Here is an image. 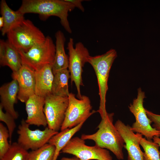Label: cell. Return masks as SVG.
I'll return each instance as SVG.
<instances>
[{"instance_id":"9a60e30c","label":"cell","mask_w":160,"mask_h":160,"mask_svg":"<svg viewBox=\"0 0 160 160\" xmlns=\"http://www.w3.org/2000/svg\"><path fill=\"white\" fill-rule=\"evenodd\" d=\"M19 87L17 81L14 79L2 85L0 88L1 105L6 112L12 115L15 119L19 116L14 107L17 102Z\"/></svg>"},{"instance_id":"ac0fdd59","label":"cell","mask_w":160,"mask_h":160,"mask_svg":"<svg viewBox=\"0 0 160 160\" xmlns=\"http://www.w3.org/2000/svg\"><path fill=\"white\" fill-rule=\"evenodd\" d=\"M0 13L4 21L3 26L1 30L2 36L7 34L25 19L24 14L18 10L15 11L12 10L5 0H1V1Z\"/></svg>"},{"instance_id":"5bb4252c","label":"cell","mask_w":160,"mask_h":160,"mask_svg":"<svg viewBox=\"0 0 160 160\" xmlns=\"http://www.w3.org/2000/svg\"><path fill=\"white\" fill-rule=\"evenodd\" d=\"M45 98L34 94L31 96L25 103L27 115L25 120L30 125L46 127L47 122L44 111Z\"/></svg>"},{"instance_id":"ffe728a7","label":"cell","mask_w":160,"mask_h":160,"mask_svg":"<svg viewBox=\"0 0 160 160\" xmlns=\"http://www.w3.org/2000/svg\"><path fill=\"white\" fill-rule=\"evenodd\" d=\"M84 122H82L73 128L61 131L50 139L48 143L55 147L53 160H57L60 152L74 135L79 130Z\"/></svg>"},{"instance_id":"83f0119b","label":"cell","mask_w":160,"mask_h":160,"mask_svg":"<svg viewBox=\"0 0 160 160\" xmlns=\"http://www.w3.org/2000/svg\"><path fill=\"white\" fill-rule=\"evenodd\" d=\"M66 1L73 4L75 7H77L82 12H84L85 9L82 4L83 1L82 0H65Z\"/></svg>"},{"instance_id":"8992f818","label":"cell","mask_w":160,"mask_h":160,"mask_svg":"<svg viewBox=\"0 0 160 160\" xmlns=\"http://www.w3.org/2000/svg\"><path fill=\"white\" fill-rule=\"evenodd\" d=\"M67 49L68 51V70L71 82L74 83L77 91V97L80 99L82 96L80 86H84L82 78L83 68L90 55L88 49L81 42L76 43L74 47L73 39L71 38L69 39Z\"/></svg>"},{"instance_id":"4fadbf2b","label":"cell","mask_w":160,"mask_h":160,"mask_svg":"<svg viewBox=\"0 0 160 160\" xmlns=\"http://www.w3.org/2000/svg\"><path fill=\"white\" fill-rule=\"evenodd\" d=\"M11 76L13 79L17 81L18 84V99L25 103L31 96L35 94V71L28 66L23 65L18 71L12 72Z\"/></svg>"},{"instance_id":"484cf974","label":"cell","mask_w":160,"mask_h":160,"mask_svg":"<svg viewBox=\"0 0 160 160\" xmlns=\"http://www.w3.org/2000/svg\"><path fill=\"white\" fill-rule=\"evenodd\" d=\"M9 135L8 129L3 124L0 123V158L2 157L9 149L10 144L8 139Z\"/></svg>"},{"instance_id":"7a4b0ae2","label":"cell","mask_w":160,"mask_h":160,"mask_svg":"<svg viewBox=\"0 0 160 160\" xmlns=\"http://www.w3.org/2000/svg\"><path fill=\"white\" fill-rule=\"evenodd\" d=\"M113 113H108L98 125L97 131L89 135L83 134L81 138L83 140L94 141L100 147L111 151L119 160L124 159L123 149L124 142L121 135L113 124Z\"/></svg>"},{"instance_id":"9c48e42d","label":"cell","mask_w":160,"mask_h":160,"mask_svg":"<svg viewBox=\"0 0 160 160\" xmlns=\"http://www.w3.org/2000/svg\"><path fill=\"white\" fill-rule=\"evenodd\" d=\"M29 125L22 119L19 125L17 133L18 135L17 143L28 151L37 149L48 143L50 139L58 132L48 127L43 130H31Z\"/></svg>"},{"instance_id":"ba28073f","label":"cell","mask_w":160,"mask_h":160,"mask_svg":"<svg viewBox=\"0 0 160 160\" xmlns=\"http://www.w3.org/2000/svg\"><path fill=\"white\" fill-rule=\"evenodd\" d=\"M145 98V92L140 88L137 89V95L128 107L135 116V121L131 127L134 132L141 134L148 140H151L154 136L160 137V132L152 127V121L148 118L144 107L143 103Z\"/></svg>"},{"instance_id":"603a6c76","label":"cell","mask_w":160,"mask_h":160,"mask_svg":"<svg viewBox=\"0 0 160 160\" xmlns=\"http://www.w3.org/2000/svg\"><path fill=\"white\" fill-rule=\"evenodd\" d=\"M29 153L17 142H14L0 160H28Z\"/></svg>"},{"instance_id":"f1b7e54d","label":"cell","mask_w":160,"mask_h":160,"mask_svg":"<svg viewBox=\"0 0 160 160\" xmlns=\"http://www.w3.org/2000/svg\"><path fill=\"white\" fill-rule=\"evenodd\" d=\"M153 141L157 143L160 148V138L159 137L154 136L153 138Z\"/></svg>"},{"instance_id":"e0dca14e","label":"cell","mask_w":160,"mask_h":160,"mask_svg":"<svg viewBox=\"0 0 160 160\" xmlns=\"http://www.w3.org/2000/svg\"><path fill=\"white\" fill-rule=\"evenodd\" d=\"M0 64L7 66L13 73L18 71L22 66L20 55L18 50L7 41L0 40Z\"/></svg>"},{"instance_id":"8fae6325","label":"cell","mask_w":160,"mask_h":160,"mask_svg":"<svg viewBox=\"0 0 160 160\" xmlns=\"http://www.w3.org/2000/svg\"><path fill=\"white\" fill-rule=\"evenodd\" d=\"M68 103V97L51 94L45 98L44 111L49 128L57 132L60 130Z\"/></svg>"},{"instance_id":"4316f807","label":"cell","mask_w":160,"mask_h":160,"mask_svg":"<svg viewBox=\"0 0 160 160\" xmlns=\"http://www.w3.org/2000/svg\"><path fill=\"white\" fill-rule=\"evenodd\" d=\"M148 118L153 123L152 127L160 132V115L156 114L145 109Z\"/></svg>"},{"instance_id":"30bf717a","label":"cell","mask_w":160,"mask_h":160,"mask_svg":"<svg viewBox=\"0 0 160 160\" xmlns=\"http://www.w3.org/2000/svg\"><path fill=\"white\" fill-rule=\"evenodd\" d=\"M85 140L78 137L72 138L61 151L62 153L71 154L79 160H112L109 152L95 145L89 146Z\"/></svg>"},{"instance_id":"f546056e","label":"cell","mask_w":160,"mask_h":160,"mask_svg":"<svg viewBox=\"0 0 160 160\" xmlns=\"http://www.w3.org/2000/svg\"><path fill=\"white\" fill-rule=\"evenodd\" d=\"M60 160H79V159L75 156L72 158L63 157Z\"/></svg>"},{"instance_id":"d6986e66","label":"cell","mask_w":160,"mask_h":160,"mask_svg":"<svg viewBox=\"0 0 160 160\" xmlns=\"http://www.w3.org/2000/svg\"><path fill=\"white\" fill-rule=\"evenodd\" d=\"M55 52L52 70L54 75L57 72L63 69H68V57L66 54L64 48L66 39L63 33L58 30L55 34Z\"/></svg>"},{"instance_id":"44dd1931","label":"cell","mask_w":160,"mask_h":160,"mask_svg":"<svg viewBox=\"0 0 160 160\" xmlns=\"http://www.w3.org/2000/svg\"><path fill=\"white\" fill-rule=\"evenodd\" d=\"M70 74L68 69L60 70L54 75L52 87V94L62 97H68V82Z\"/></svg>"},{"instance_id":"5b68a950","label":"cell","mask_w":160,"mask_h":160,"mask_svg":"<svg viewBox=\"0 0 160 160\" xmlns=\"http://www.w3.org/2000/svg\"><path fill=\"white\" fill-rule=\"evenodd\" d=\"M18 51L22 64L36 71L47 65H53L55 46L51 37L47 36L44 42L34 46L27 52Z\"/></svg>"},{"instance_id":"7402d4cb","label":"cell","mask_w":160,"mask_h":160,"mask_svg":"<svg viewBox=\"0 0 160 160\" xmlns=\"http://www.w3.org/2000/svg\"><path fill=\"white\" fill-rule=\"evenodd\" d=\"M140 143L144 151L143 160H160L159 147L157 143L143 137Z\"/></svg>"},{"instance_id":"4dcf8cb0","label":"cell","mask_w":160,"mask_h":160,"mask_svg":"<svg viewBox=\"0 0 160 160\" xmlns=\"http://www.w3.org/2000/svg\"><path fill=\"white\" fill-rule=\"evenodd\" d=\"M4 21L3 17H0V29L1 30L3 26Z\"/></svg>"},{"instance_id":"3957f363","label":"cell","mask_w":160,"mask_h":160,"mask_svg":"<svg viewBox=\"0 0 160 160\" xmlns=\"http://www.w3.org/2000/svg\"><path fill=\"white\" fill-rule=\"evenodd\" d=\"M117 56L116 50L111 49L103 54L94 56L90 55L87 59V63L92 67L97 79L100 97V106L97 112L101 118L108 113L105 104L106 95L108 89V81L111 66Z\"/></svg>"},{"instance_id":"277c9868","label":"cell","mask_w":160,"mask_h":160,"mask_svg":"<svg viewBox=\"0 0 160 160\" xmlns=\"http://www.w3.org/2000/svg\"><path fill=\"white\" fill-rule=\"evenodd\" d=\"M7 41L18 50L28 51L45 40L42 32L30 20L24 19L7 33Z\"/></svg>"},{"instance_id":"7c38bea8","label":"cell","mask_w":160,"mask_h":160,"mask_svg":"<svg viewBox=\"0 0 160 160\" xmlns=\"http://www.w3.org/2000/svg\"><path fill=\"white\" fill-rule=\"evenodd\" d=\"M114 126L122 137L125 144L124 147L128 154V160H143L144 152L140 146V141L142 135L135 134L131 126L125 124L121 120H117Z\"/></svg>"},{"instance_id":"d4e9b609","label":"cell","mask_w":160,"mask_h":160,"mask_svg":"<svg viewBox=\"0 0 160 160\" xmlns=\"http://www.w3.org/2000/svg\"><path fill=\"white\" fill-rule=\"evenodd\" d=\"M3 107L0 104V120L4 122L6 124L9 135V143L12 144V138L13 134L16 127L15 119L9 113L3 112Z\"/></svg>"},{"instance_id":"cb8c5ba5","label":"cell","mask_w":160,"mask_h":160,"mask_svg":"<svg viewBox=\"0 0 160 160\" xmlns=\"http://www.w3.org/2000/svg\"><path fill=\"white\" fill-rule=\"evenodd\" d=\"M55 151V147L48 143L29 152L28 160H53Z\"/></svg>"},{"instance_id":"2e32d148","label":"cell","mask_w":160,"mask_h":160,"mask_svg":"<svg viewBox=\"0 0 160 160\" xmlns=\"http://www.w3.org/2000/svg\"><path fill=\"white\" fill-rule=\"evenodd\" d=\"M52 65H47L35 71V94L45 98L52 94V87L54 78Z\"/></svg>"},{"instance_id":"52a82bcc","label":"cell","mask_w":160,"mask_h":160,"mask_svg":"<svg viewBox=\"0 0 160 160\" xmlns=\"http://www.w3.org/2000/svg\"><path fill=\"white\" fill-rule=\"evenodd\" d=\"M69 103L60 130L73 128L87 119L96 111L92 110L90 100L87 96L82 95L76 98L75 95L70 93Z\"/></svg>"},{"instance_id":"6da1fadb","label":"cell","mask_w":160,"mask_h":160,"mask_svg":"<svg viewBox=\"0 0 160 160\" xmlns=\"http://www.w3.org/2000/svg\"><path fill=\"white\" fill-rule=\"evenodd\" d=\"M75 8L72 4L65 0H23L18 10L21 13H32L48 17H58L60 23L68 33L72 32L68 19V13Z\"/></svg>"}]
</instances>
